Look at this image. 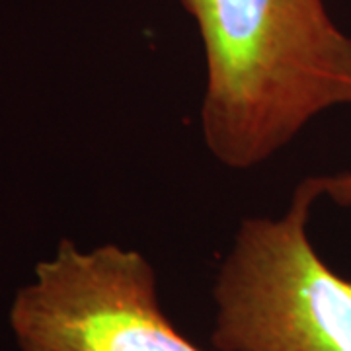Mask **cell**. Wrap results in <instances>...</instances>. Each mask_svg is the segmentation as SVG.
Returning a JSON list of instances; mask_svg holds the SVG:
<instances>
[{
  "label": "cell",
  "mask_w": 351,
  "mask_h": 351,
  "mask_svg": "<svg viewBox=\"0 0 351 351\" xmlns=\"http://www.w3.org/2000/svg\"><path fill=\"white\" fill-rule=\"evenodd\" d=\"M205 57L201 133L215 160L250 170L304 127L351 106V36L324 0H180Z\"/></svg>",
  "instance_id": "obj_1"
},
{
  "label": "cell",
  "mask_w": 351,
  "mask_h": 351,
  "mask_svg": "<svg viewBox=\"0 0 351 351\" xmlns=\"http://www.w3.org/2000/svg\"><path fill=\"white\" fill-rule=\"evenodd\" d=\"M318 176L295 188L281 217L240 223L213 283L217 351H351V279L308 239Z\"/></svg>",
  "instance_id": "obj_2"
},
{
  "label": "cell",
  "mask_w": 351,
  "mask_h": 351,
  "mask_svg": "<svg viewBox=\"0 0 351 351\" xmlns=\"http://www.w3.org/2000/svg\"><path fill=\"white\" fill-rule=\"evenodd\" d=\"M8 324L22 351H205L164 314L152 263L112 242L61 240L16 291Z\"/></svg>",
  "instance_id": "obj_3"
},
{
  "label": "cell",
  "mask_w": 351,
  "mask_h": 351,
  "mask_svg": "<svg viewBox=\"0 0 351 351\" xmlns=\"http://www.w3.org/2000/svg\"><path fill=\"white\" fill-rule=\"evenodd\" d=\"M322 197L332 199L339 207H351V172L318 176Z\"/></svg>",
  "instance_id": "obj_4"
}]
</instances>
